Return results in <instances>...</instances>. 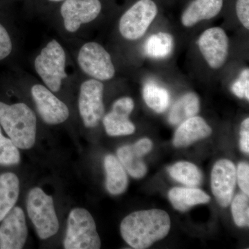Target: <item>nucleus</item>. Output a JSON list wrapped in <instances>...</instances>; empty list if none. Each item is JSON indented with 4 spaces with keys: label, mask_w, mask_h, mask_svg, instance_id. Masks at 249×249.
<instances>
[{
    "label": "nucleus",
    "mask_w": 249,
    "mask_h": 249,
    "mask_svg": "<svg viewBox=\"0 0 249 249\" xmlns=\"http://www.w3.org/2000/svg\"><path fill=\"white\" fill-rule=\"evenodd\" d=\"M169 215L160 209L137 211L123 219L120 230L123 238L133 249L149 248L168 235Z\"/></svg>",
    "instance_id": "1"
},
{
    "label": "nucleus",
    "mask_w": 249,
    "mask_h": 249,
    "mask_svg": "<svg viewBox=\"0 0 249 249\" xmlns=\"http://www.w3.org/2000/svg\"><path fill=\"white\" fill-rule=\"evenodd\" d=\"M0 125L18 149L28 150L35 144L37 117L26 103L0 102Z\"/></svg>",
    "instance_id": "2"
},
{
    "label": "nucleus",
    "mask_w": 249,
    "mask_h": 249,
    "mask_svg": "<svg viewBox=\"0 0 249 249\" xmlns=\"http://www.w3.org/2000/svg\"><path fill=\"white\" fill-rule=\"evenodd\" d=\"M66 51L59 41L52 39L47 42L34 61V70L45 85L54 93L61 89L67 80Z\"/></svg>",
    "instance_id": "3"
},
{
    "label": "nucleus",
    "mask_w": 249,
    "mask_h": 249,
    "mask_svg": "<svg viewBox=\"0 0 249 249\" xmlns=\"http://www.w3.org/2000/svg\"><path fill=\"white\" fill-rule=\"evenodd\" d=\"M101 247V239L91 213L82 208L72 210L67 219L64 248L98 249Z\"/></svg>",
    "instance_id": "4"
},
{
    "label": "nucleus",
    "mask_w": 249,
    "mask_h": 249,
    "mask_svg": "<svg viewBox=\"0 0 249 249\" xmlns=\"http://www.w3.org/2000/svg\"><path fill=\"white\" fill-rule=\"evenodd\" d=\"M28 215L41 240H47L58 232L59 222L53 198L38 187L32 188L27 199Z\"/></svg>",
    "instance_id": "5"
},
{
    "label": "nucleus",
    "mask_w": 249,
    "mask_h": 249,
    "mask_svg": "<svg viewBox=\"0 0 249 249\" xmlns=\"http://www.w3.org/2000/svg\"><path fill=\"white\" fill-rule=\"evenodd\" d=\"M76 59L80 70L90 78L103 82L115 76V67L110 54L98 42L83 44L78 49Z\"/></svg>",
    "instance_id": "6"
},
{
    "label": "nucleus",
    "mask_w": 249,
    "mask_h": 249,
    "mask_svg": "<svg viewBox=\"0 0 249 249\" xmlns=\"http://www.w3.org/2000/svg\"><path fill=\"white\" fill-rule=\"evenodd\" d=\"M158 14L153 0H139L121 16L119 23L121 35L128 40H137L145 34Z\"/></svg>",
    "instance_id": "7"
},
{
    "label": "nucleus",
    "mask_w": 249,
    "mask_h": 249,
    "mask_svg": "<svg viewBox=\"0 0 249 249\" xmlns=\"http://www.w3.org/2000/svg\"><path fill=\"white\" fill-rule=\"evenodd\" d=\"M104 85L99 80L89 79L81 83L78 95V110L83 124L88 128L96 127L105 114Z\"/></svg>",
    "instance_id": "8"
},
{
    "label": "nucleus",
    "mask_w": 249,
    "mask_h": 249,
    "mask_svg": "<svg viewBox=\"0 0 249 249\" xmlns=\"http://www.w3.org/2000/svg\"><path fill=\"white\" fill-rule=\"evenodd\" d=\"M102 11L100 0H64L60 14L66 32L75 34L86 24L92 22Z\"/></svg>",
    "instance_id": "9"
},
{
    "label": "nucleus",
    "mask_w": 249,
    "mask_h": 249,
    "mask_svg": "<svg viewBox=\"0 0 249 249\" xmlns=\"http://www.w3.org/2000/svg\"><path fill=\"white\" fill-rule=\"evenodd\" d=\"M31 95L41 119L48 124L65 122L70 116V109L63 101L42 83H35L31 88Z\"/></svg>",
    "instance_id": "10"
},
{
    "label": "nucleus",
    "mask_w": 249,
    "mask_h": 249,
    "mask_svg": "<svg viewBox=\"0 0 249 249\" xmlns=\"http://www.w3.org/2000/svg\"><path fill=\"white\" fill-rule=\"evenodd\" d=\"M198 46L205 60L211 68L217 70L225 64L229 55V40L222 28L206 29L199 37Z\"/></svg>",
    "instance_id": "11"
},
{
    "label": "nucleus",
    "mask_w": 249,
    "mask_h": 249,
    "mask_svg": "<svg viewBox=\"0 0 249 249\" xmlns=\"http://www.w3.org/2000/svg\"><path fill=\"white\" fill-rule=\"evenodd\" d=\"M237 181V169L228 160H218L211 173V188L216 200L222 207L231 203Z\"/></svg>",
    "instance_id": "12"
},
{
    "label": "nucleus",
    "mask_w": 249,
    "mask_h": 249,
    "mask_svg": "<svg viewBox=\"0 0 249 249\" xmlns=\"http://www.w3.org/2000/svg\"><path fill=\"white\" fill-rule=\"evenodd\" d=\"M1 222L0 249H22L28 237L27 222L23 210L14 206Z\"/></svg>",
    "instance_id": "13"
},
{
    "label": "nucleus",
    "mask_w": 249,
    "mask_h": 249,
    "mask_svg": "<svg viewBox=\"0 0 249 249\" xmlns=\"http://www.w3.org/2000/svg\"><path fill=\"white\" fill-rule=\"evenodd\" d=\"M134 103L130 97H122L113 103L111 110L103 116V124L106 132L111 137L130 135L135 132V126L129 120Z\"/></svg>",
    "instance_id": "14"
},
{
    "label": "nucleus",
    "mask_w": 249,
    "mask_h": 249,
    "mask_svg": "<svg viewBox=\"0 0 249 249\" xmlns=\"http://www.w3.org/2000/svg\"><path fill=\"white\" fill-rule=\"evenodd\" d=\"M152 146V141L144 138L133 145H124L118 149V160L132 178H141L146 175L147 167L142 159L151 151Z\"/></svg>",
    "instance_id": "15"
},
{
    "label": "nucleus",
    "mask_w": 249,
    "mask_h": 249,
    "mask_svg": "<svg viewBox=\"0 0 249 249\" xmlns=\"http://www.w3.org/2000/svg\"><path fill=\"white\" fill-rule=\"evenodd\" d=\"M212 129L203 118L195 116L183 121L178 126L173 144L175 147H187L197 141L209 137Z\"/></svg>",
    "instance_id": "16"
},
{
    "label": "nucleus",
    "mask_w": 249,
    "mask_h": 249,
    "mask_svg": "<svg viewBox=\"0 0 249 249\" xmlns=\"http://www.w3.org/2000/svg\"><path fill=\"white\" fill-rule=\"evenodd\" d=\"M224 0H194L183 11L181 23L184 27H192L201 21L217 16L222 11Z\"/></svg>",
    "instance_id": "17"
},
{
    "label": "nucleus",
    "mask_w": 249,
    "mask_h": 249,
    "mask_svg": "<svg viewBox=\"0 0 249 249\" xmlns=\"http://www.w3.org/2000/svg\"><path fill=\"white\" fill-rule=\"evenodd\" d=\"M106 173V189L113 196H119L128 186V178L120 160L114 155H108L104 159Z\"/></svg>",
    "instance_id": "18"
},
{
    "label": "nucleus",
    "mask_w": 249,
    "mask_h": 249,
    "mask_svg": "<svg viewBox=\"0 0 249 249\" xmlns=\"http://www.w3.org/2000/svg\"><path fill=\"white\" fill-rule=\"evenodd\" d=\"M168 197L173 207L181 212H186L196 205L207 204L211 200L206 193L193 187H175L169 191Z\"/></svg>",
    "instance_id": "19"
},
{
    "label": "nucleus",
    "mask_w": 249,
    "mask_h": 249,
    "mask_svg": "<svg viewBox=\"0 0 249 249\" xmlns=\"http://www.w3.org/2000/svg\"><path fill=\"white\" fill-rule=\"evenodd\" d=\"M19 195V181L13 173L0 175V222L17 202Z\"/></svg>",
    "instance_id": "20"
},
{
    "label": "nucleus",
    "mask_w": 249,
    "mask_h": 249,
    "mask_svg": "<svg viewBox=\"0 0 249 249\" xmlns=\"http://www.w3.org/2000/svg\"><path fill=\"white\" fill-rule=\"evenodd\" d=\"M200 108L197 95L194 92L187 93L174 105L169 115V121L173 124H179L183 121L196 116Z\"/></svg>",
    "instance_id": "21"
},
{
    "label": "nucleus",
    "mask_w": 249,
    "mask_h": 249,
    "mask_svg": "<svg viewBox=\"0 0 249 249\" xmlns=\"http://www.w3.org/2000/svg\"><path fill=\"white\" fill-rule=\"evenodd\" d=\"M174 46L175 42L171 34L160 32L149 37L144 46V52L150 58H165L173 52Z\"/></svg>",
    "instance_id": "22"
},
{
    "label": "nucleus",
    "mask_w": 249,
    "mask_h": 249,
    "mask_svg": "<svg viewBox=\"0 0 249 249\" xmlns=\"http://www.w3.org/2000/svg\"><path fill=\"white\" fill-rule=\"evenodd\" d=\"M168 172L174 179L188 187L196 188L202 180L200 170L189 162H178L170 166Z\"/></svg>",
    "instance_id": "23"
},
{
    "label": "nucleus",
    "mask_w": 249,
    "mask_h": 249,
    "mask_svg": "<svg viewBox=\"0 0 249 249\" xmlns=\"http://www.w3.org/2000/svg\"><path fill=\"white\" fill-rule=\"evenodd\" d=\"M142 97L149 107L157 113H163L170 105L168 90L154 83H148L142 89Z\"/></svg>",
    "instance_id": "24"
},
{
    "label": "nucleus",
    "mask_w": 249,
    "mask_h": 249,
    "mask_svg": "<svg viewBox=\"0 0 249 249\" xmlns=\"http://www.w3.org/2000/svg\"><path fill=\"white\" fill-rule=\"evenodd\" d=\"M231 211L234 222L239 227L249 225V199L248 195L239 193L232 198Z\"/></svg>",
    "instance_id": "25"
},
{
    "label": "nucleus",
    "mask_w": 249,
    "mask_h": 249,
    "mask_svg": "<svg viewBox=\"0 0 249 249\" xmlns=\"http://www.w3.org/2000/svg\"><path fill=\"white\" fill-rule=\"evenodd\" d=\"M20 162V153L9 138L5 137L0 125V165L4 166L18 165Z\"/></svg>",
    "instance_id": "26"
},
{
    "label": "nucleus",
    "mask_w": 249,
    "mask_h": 249,
    "mask_svg": "<svg viewBox=\"0 0 249 249\" xmlns=\"http://www.w3.org/2000/svg\"><path fill=\"white\" fill-rule=\"evenodd\" d=\"M232 91L240 98L249 100V69H245L232 85Z\"/></svg>",
    "instance_id": "27"
},
{
    "label": "nucleus",
    "mask_w": 249,
    "mask_h": 249,
    "mask_svg": "<svg viewBox=\"0 0 249 249\" xmlns=\"http://www.w3.org/2000/svg\"><path fill=\"white\" fill-rule=\"evenodd\" d=\"M13 49L14 44L9 31L0 23V61L7 58Z\"/></svg>",
    "instance_id": "28"
},
{
    "label": "nucleus",
    "mask_w": 249,
    "mask_h": 249,
    "mask_svg": "<svg viewBox=\"0 0 249 249\" xmlns=\"http://www.w3.org/2000/svg\"><path fill=\"white\" fill-rule=\"evenodd\" d=\"M237 179L239 186L243 193L249 194V165L247 163H240L237 169Z\"/></svg>",
    "instance_id": "29"
},
{
    "label": "nucleus",
    "mask_w": 249,
    "mask_h": 249,
    "mask_svg": "<svg viewBox=\"0 0 249 249\" xmlns=\"http://www.w3.org/2000/svg\"><path fill=\"white\" fill-rule=\"evenodd\" d=\"M236 14L243 27L249 29V0H237Z\"/></svg>",
    "instance_id": "30"
},
{
    "label": "nucleus",
    "mask_w": 249,
    "mask_h": 249,
    "mask_svg": "<svg viewBox=\"0 0 249 249\" xmlns=\"http://www.w3.org/2000/svg\"><path fill=\"white\" fill-rule=\"evenodd\" d=\"M240 149L246 154L249 152V119H245L241 124Z\"/></svg>",
    "instance_id": "31"
},
{
    "label": "nucleus",
    "mask_w": 249,
    "mask_h": 249,
    "mask_svg": "<svg viewBox=\"0 0 249 249\" xmlns=\"http://www.w3.org/2000/svg\"><path fill=\"white\" fill-rule=\"evenodd\" d=\"M49 1H52V2H60V1H63L64 0H49Z\"/></svg>",
    "instance_id": "32"
}]
</instances>
